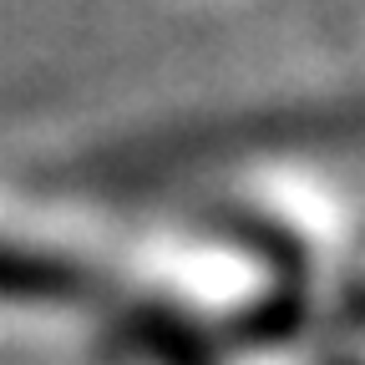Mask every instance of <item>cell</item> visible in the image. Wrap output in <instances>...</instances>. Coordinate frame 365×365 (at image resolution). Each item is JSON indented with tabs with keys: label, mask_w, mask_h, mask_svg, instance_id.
<instances>
[{
	"label": "cell",
	"mask_w": 365,
	"mask_h": 365,
	"mask_svg": "<svg viewBox=\"0 0 365 365\" xmlns=\"http://www.w3.org/2000/svg\"><path fill=\"white\" fill-rule=\"evenodd\" d=\"M0 319L168 365L299 325L304 294L249 228L143 173L117 182L0 173Z\"/></svg>",
	"instance_id": "6da1fadb"
}]
</instances>
